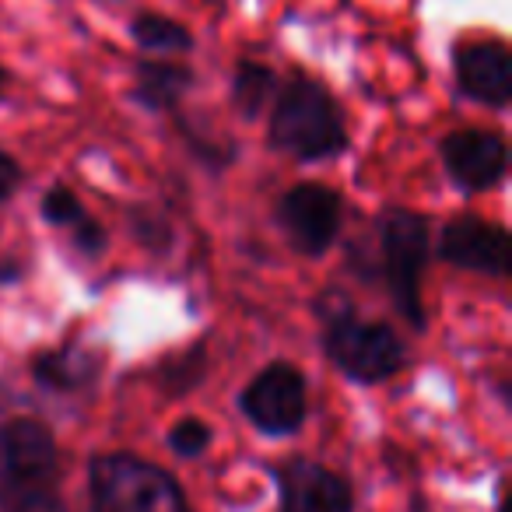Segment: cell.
I'll return each mask as SVG.
<instances>
[{"mask_svg":"<svg viewBox=\"0 0 512 512\" xmlns=\"http://www.w3.org/2000/svg\"><path fill=\"white\" fill-rule=\"evenodd\" d=\"M442 158H446V169L456 186H463L470 193H481L491 190L505 176L509 148L491 130H460V134L446 137Z\"/></svg>","mask_w":512,"mask_h":512,"instance_id":"cell-8","label":"cell"},{"mask_svg":"<svg viewBox=\"0 0 512 512\" xmlns=\"http://www.w3.org/2000/svg\"><path fill=\"white\" fill-rule=\"evenodd\" d=\"M0 463L8 481L22 484H53L57 474V446L46 425L32 418L8 421L0 428Z\"/></svg>","mask_w":512,"mask_h":512,"instance_id":"cell-9","label":"cell"},{"mask_svg":"<svg viewBox=\"0 0 512 512\" xmlns=\"http://www.w3.org/2000/svg\"><path fill=\"white\" fill-rule=\"evenodd\" d=\"M169 442H172V449H176V453L197 456V453H204L207 442H211V428H207L204 421L186 418V421H179V425L169 432Z\"/></svg>","mask_w":512,"mask_h":512,"instance_id":"cell-18","label":"cell"},{"mask_svg":"<svg viewBox=\"0 0 512 512\" xmlns=\"http://www.w3.org/2000/svg\"><path fill=\"white\" fill-rule=\"evenodd\" d=\"M134 39L144 50H186L190 46V32L165 15L134 18Z\"/></svg>","mask_w":512,"mask_h":512,"instance_id":"cell-15","label":"cell"},{"mask_svg":"<svg viewBox=\"0 0 512 512\" xmlns=\"http://www.w3.org/2000/svg\"><path fill=\"white\" fill-rule=\"evenodd\" d=\"M327 351L337 369L358 383H379L404 365V344L386 323H358L348 313L337 316L330 327Z\"/></svg>","mask_w":512,"mask_h":512,"instance_id":"cell-4","label":"cell"},{"mask_svg":"<svg viewBox=\"0 0 512 512\" xmlns=\"http://www.w3.org/2000/svg\"><path fill=\"white\" fill-rule=\"evenodd\" d=\"M43 214L50 225H64V228H74L81 218H85V207H81V200L74 197L67 186H53L50 193H46L43 200Z\"/></svg>","mask_w":512,"mask_h":512,"instance_id":"cell-17","label":"cell"},{"mask_svg":"<svg viewBox=\"0 0 512 512\" xmlns=\"http://www.w3.org/2000/svg\"><path fill=\"white\" fill-rule=\"evenodd\" d=\"M509 253V232L502 225H491V221L460 218L449 221L446 232H442V256H446L449 264L467 267V271L505 278L509 274Z\"/></svg>","mask_w":512,"mask_h":512,"instance_id":"cell-7","label":"cell"},{"mask_svg":"<svg viewBox=\"0 0 512 512\" xmlns=\"http://www.w3.org/2000/svg\"><path fill=\"white\" fill-rule=\"evenodd\" d=\"M242 411L256 428L274 435L295 432L306 418V383L292 365H271L242 393Z\"/></svg>","mask_w":512,"mask_h":512,"instance_id":"cell-6","label":"cell"},{"mask_svg":"<svg viewBox=\"0 0 512 512\" xmlns=\"http://www.w3.org/2000/svg\"><path fill=\"white\" fill-rule=\"evenodd\" d=\"M0 509L4 512H64L50 484H22L4 481L0 488Z\"/></svg>","mask_w":512,"mask_h":512,"instance_id":"cell-16","label":"cell"},{"mask_svg":"<svg viewBox=\"0 0 512 512\" xmlns=\"http://www.w3.org/2000/svg\"><path fill=\"white\" fill-rule=\"evenodd\" d=\"M456 78L470 99L505 109L512 99V57L505 43H474L456 53Z\"/></svg>","mask_w":512,"mask_h":512,"instance_id":"cell-10","label":"cell"},{"mask_svg":"<svg viewBox=\"0 0 512 512\" xmlns=\"http://www.w3.org/2000/svg\"><path fill=\"white\" fill-rule=\"evenodd\" d=\"M18 183H22V169H18L15 158L0 151V200H8L18 190Z\"/></svg>","mask_w":512,"mask_h":512,"instance_id":"cell-20","label":"cell"},{"mask_svg":"<svg viewBox=\"0 0 512 512\" xmlns=\"http://www.w3.org/2000/svg\"><path fill=\"white\" fill-rule=\"evenodd\" d=\"M341 197L323 183H299L281 197L278 221L299 253L320 256L341 232Z\"/></svg>","mask_w":512,"mask_h":512,"instance_id":"cell-5","label":"cell"},{"mask_svg":"<svg viewBox=\"0 0 512 512\" xmlns=\"http://www.w3.org/2000/svg\"><path fill=\"white\" fill-rule=\"evenodd\" d=\"M383 256H386V281L397 309L414 323L425 327L421 309V274L428 264V221L414 211H390L383 225Z\"/></svg>","mask_w":512,"mask_h":512,"instance_id":"cell-3","label":"cell"},{"mask_svg":"<svg viewBox=\"0 0 512 512\" xmlns=\"http://www.w3.org/2000/svg\"><path fill=\"white\" fill-rule=\"evenodd\" d=\"M74 242H78L85 253H102V246H106V232H102L99 221L85 214V218L74 225Z\"/></svg>","mask_w":512,"mask_h":512,"instance_id":"cell-19","label":"cell"},{"mask_svg":"<svg viewBox=\"0 0 512 512\" xmlns=\"http://www.w3.org/2000/svg\"><path fill=\"white\" fill-rule=\"evenodd\" d=\"M271 144L313 162V158H330L344 151L348 130L337 113V102L316 81H292L274 106Z\"/></svg>","mask_w":512,"mask_h":512,"instance_id":"cell-1","label":"cell"},{"mask_svg":"<svg viewBox=\"0 0 512 512\" xmlns=\"http://www.w3.org/2000/svg\"><path fill=\"white\" fill-rule=\"evenodd\" d=\"M285 512H351L348 488L327 467L299 460L281 474Z\"/></svg>","mask_w":512,"mask_h":512,"instance_id":"cell-11","label":"cell"},{"mask_svg":"<svg viewBox=\"0 0 512 512\" xmlns=\"http://www.w3.org/2000/svg\"><path fill=\"white\" fill-rule=\"evenodd\" d=\"M193 74L176 64H141L137 67V99L148 109H172L190 88Z\"/></svg>","mask_w":512,"mask_h":512,"instance_id":"cell-12","label":"cell"},{"mask_svg":"<svg viewBox=\"0 0 512 512\" xmlns=\"http://www.w3.org/2000/svg\"><path fill=\"white\" fill-rule=\"evenodd\" d=\"M92 505L95 512H190L179 484L134 456L92 463Z\"/></svg>","mask_w":512,"mask_h":512,"instance_id":"cell-2","label":"cell"},{"mask_svg":"<svg viewBox=\"0 0 512 512\" xmlns=\"http://www.w3.org/2000/svg\"><path fill=\"white\" fill-rule=\"evenodd\" d=\"M36 376L43 379L46 386H57V390H74V386H85L92 379L95 365H92V355L78 348H60V351H50V355H39L36 358Z\"/></svg>","mask_w":512,"mask_h":512,"instance_id":"cell-13","label":"cell"},{"mask_svg":"<svg viewBox=\"0 0 512 512\" xmlns=\"http://www.w3.org/2000/svg\"><path fill=\"white\" fill-rule=\"evenodd\" d=\"M271 92H274V74L267 71V67L249 64V60L235 67L232 102H235V109L246 116V120H253V116L264 109V102L271 99Z\"/></svg>","mask_w":512,"mask_h":512,"instance_id":"cell-14","label":"cell"}]
</instances>
